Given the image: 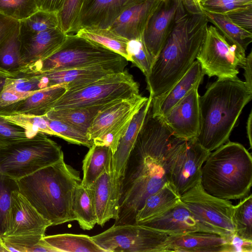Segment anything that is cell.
Segmentation results:
<instances>
[{
    "label": "cell",
    "instance_id": "1",
    "mask_svg": "<svg viewBox=\"0 0 252 252\" xmlns=\"http://www.w3.org/2000/svg\"><path fill=\"white\" fill-rule=\"evenodd\" d=\"M175 136L150 105L127 162L115 224L135 223L146 198L168 182L166 153Z\"/></svg>",
    "mask_w": 252,
    "mask_h": 252
},
{
    "label": "cell",
    "instance_id": "2",
    "mask_svg": "<svg viewBox=\"0 0 252 252\" xmlns=\"http://www.w3.org/2000/svg\"><path fill=\"white\" fill-rule=\"evenodd\" d=\"M208 21L204 11L193 12L183 6L173 29L146 77L152 98L164 94L190 68L205 38Z\"/></svg>",
    "mask_w": 252,
    "mask_h": 252
},
{
    "label": "cell",
    "instance_id": "3",
    "mask_svg": "<svg viewBox=\"0 0 252 252\" xmlns=\"http://www.w3.org/2000/svg\"><path fill=\"white\" fill-rule=\"evenodd\" d=\"M16 180L19 192L52 226L76 220L73 198L82 179L64 158Z\"/></svg>",
    "mask_w": 252,
    "mask_h": 252
},
{
    "label": "cell",
    "instance_id": "4",
    "mask_svg": "<svg viewBox=\"0 0 252 252\" xmlns=\"http://www.w3.org/2000/svg\"><path fill=\"white\" fill-rule=\"evenodd\" d=\"M252 90L237 77L218 79L199 96L200 129L196 138L211 152L226 142Z\"/></svg>",
    "mask_w": 252,
    "mask_h": 252
},
{
    "label": "cell",
    "instance_id": "5",
    "mask_svg": "<svg viewBox=\"0 0 252 252\" xmlns=\"http://www.w3.org/2000/svg\"><path fill=\"white\" fill-rule=\"evenodd\" d=\"M200 182L209 194L225 200L242 199L252 185V158L242 144L226 142L210 152L201 168Z\"/></svg>",
    "mask_w": 252,
    "mask_h": 252
},
{
    "label": "cell",
    "instance_id": "6",
    "mask_svg": "<svg viewBox=\"0 0 252 252\" xmlns=\"http://www.w3.org/2000/svg\"><path fill=\"white\" fill-rule=\"evenodd\" d=\"M62 147L38 132L0 150V174L17 180L63 158Z\"/></svg>",
    "mask_w": 252,
    "mask_h": 252
},
{
    "label": "cell",
    "instance_id": "7",
    "mask_svg": "<svg viewBox=\"0 0 252 252\" xmlns=\"http://www.w3.org/2000/svg\"><path fill=\"white\" fill-rule=\"evenodd\" d=\"M139 94V86L127 70L67 91L53 105L58 109L107 104Z\"/></svg>",
    "mask_w": 252,
    "mask_h": 252
},
{
    "label": "cell",
    "instance_id": "8",
    "mask_svg": "<svg viewBox=\"0 0 252 252\" xmlns=\"http://www.w3.org/2000/svg\"><path fill=\"white\" fill-rule=\"evenodd\" d=\"M124 57L119 54L76 34H67L61 47L51 56L23 70L35 72L82 67Z\"/></svg>",
    "mask_w": 252,
    "mask_h": 252
},
{
    "label": "cell",
    "instance_id": "9",
    "mask_svg": "<svg viewBox=\"0 0 252 252\" xmlns=\"http://www.w3.org/2000/svg\"><path fill=\"white\" fill-rule=\"evenodd\" d=\"M172 235L141 224H114L91 236L105 252H169Z\"/></svg>",
    "mask_w": 252,
    "mask_h": 252
},
{
    "label": "cell",
    "instance_id": "10",
    "mask_svg": "<svg viewBox=\"0 0 252 252\" xmlns=\"http://www.w3.org/2000/svg\"><path fill=\"white\" fill-rule=\"evenodd\" d=\"M148 99L139 94L104 107L94 117L87 136L93 144L107 146L114 154L132 118Z\"/></svg>",
    "mask_w": 252,
    "mask_h": 252
},
{
    "label": "cell",
    "instance_id": "11",
    "mask_svg": "<svg viewBox=\"0 0 252 252\" xmlns=\"http://www.w3.org/2000/svg\"><path fill=\"white\" fill-rule=\"evenodd\" d=\"M210 153L196 138L172 139L166 153L168 180L180 195L200 181L202 166Z\"/></svg>",
    "mask_w": 252,
    "mask_h": 252
},
{
    "label": "cell",
    "instance_id": "12",
    "mask_svg": "<svg viewBox=\"0 0 252 252\" xmlns=\"http://www.w3.org/2000/svg\"><path fill=\"white\" fill-rule=\"evenodd\" d=\"M245 51L230 43L214 26H208L196 60L204 74L218 79L237 77L246 62Z\"/></svg>",
    "mask_w": 252,
    "mask_h": 252
},
{
    "label": "cell",
    "instance_id": "13",
    "mask_svg": "<svg viewBox=\"0 0 252 252\" xmlns=\"http://www.w3.org/2000/svg\"><path fill=\"white\" fill-rule=\"evenodd\" d=\"M181 201L201 224L213 233L229 237L235 233L234 205L228 200L207 193L200 180L181 195Z\"/></svg>",
    "mask_w": 252,
    "mask_h": 252
},
{
    "label": "cell",
    "instance_id": "14",
    "mask_svg": "<svg viewBox=\"0 0 252 252\" xmlns=\"http://www.w3.org/2000/svg\"><path fill=\"white\" fill-rule=\"evenodd\" d=\"M146 0H82L80 11L69 34L83 29H108L128 7Z\"/></svg>",
    "mask_w": 252,
    "mask_h": 252
},
{
    "label": "cell",
    "instance_id": "15",
    "mask_svg": "<svg viewBox=\"0 0 252 252\" xmlns=\"http://www.w3.org/2000/svg\"><path fill=\"white\" fill-rule=\"evenodd\" d=\"M50 226L51 223L36 211L18 189L12 191L7 228L3 236L45 235Z\"/></svg>",
    "mask_w": 252,
    "mask_h": 252
},
{
    "label": "cell",
    "instance_id": "16",
    "mask_svg": "<svg viewBox=\"0 0 252 252\" xmlns=\"http://www.w3.org/2000/svg\"><path fill=\"white\" fill-rule=\"evenodd\" d=\"M128 62L123 58L85 67L39 73L47 79L48 87L65 84L68 91L81 87L106 76L122 72Z\"/></svg>",
    "mask_w": 252,
    "mask_h": 252
},
{
    "label": "cell",
    "instance_id": "17",
    "mask_svg": "<svg viewBox=\"0 0 252 252\" xmlns=\"http://www.w3.org/2000/svg\"><path fill=\"white\" fill-rule=\"evenodd\" d=\"M199 86L193 88L163 117L164 121L177 137L196 138L200 129Z\"/></svg>",
    "mask_w": 252,
    "mask_h": 252
},
{
    "label": "cell",
    "instance_id": "18",
    "mask_svg": "<svg viewBox=\"0 0 252 252\" xmlns=\"http://www.w3.org/2000/svg\"><path fill=\"white\" fill-rule=\"evenodd\" d=\"M182 5L181 0H162L150 17L143 38L154 60L170 33Z\"/></svg>",
    "mask_w": 252,
    "mask_h": 252
},
{
    "label": "cell",
    "instance_id": "19",
    "mask_svg": "<svg viewBox=\"0 0 252 252\" xmlns=\"http://www.w3.org/2000/svg\"><path fill=\"white\" fill-rule=\"evenodd\" d=\"M122 185L113 170L103 172L93 185L91 189L98 225L103 226L111 219L118 220Z\"/></svg>",
    "mask_w": 252,
    "mask_h": 252
},
{
    "label": "cell",
    "instance_id": "20",
    "mask_svg": "<svg viewBox=\"0 0 252 252\" xmlns=\"http://www.w3.org/2000/svg\"><path fill=\"white\" fill-rule=\"evenodd\" d=\"M67 35L60 27L32 35H18L23 67L32 65L51 56L63 44Z\"/></svg>",
    "mask_w": 252,
    "mask_h": 252
},
{
    "label": "cell",
    "instance_id": "21",
    "mask_svg": "<svg viewBox=\"0 0 252 252\" xmlns=\"http://www.w3.org/2000/svg\"><path fill=\"white\" fill-rule=\"evenodd\" d=\"M139 224L172 236L195 231L213 233L198 221L181 201L160 215Z\"/></svg>",
    "mask_w": 252,
    "mask_h": 252
},
{
    "label": "cell",
    "instance_id": "22",
    "mask_svg": "<svg viewBox=\"0 0 252 252\" xmlns=\"http://www.w3.org/2000/svg\"><path fill=\"white\" fill-rule=\"evenodd\" d=\"M161 1L146 0L131 6L108 29L128 40L141 37L150 17Z\"/></svg>",
    "mask_w": 252,
    "mask_h": 252
},
{
    "label": "cell",
    "instance_id": "23",
    "mask_svg": "<svg viewBox=\"0 0 252 252\" xmlns=\"http://www.w3.org/2000/svg\"><path fill=\"white\" fill-rule=\"evenodd\" d=\"M65 84L50 86L7 106L0 108V116L25 114L42 116L66 92Z\"/></svg>",
    "mask_w": 252,
    "mask_h": 252
},
{
    "label": "cell",
    "instance_id": "24",
    "mask_svg": "<svg viewBox=\"0 0 252 252\" xmlns=\"http://www.w3.org/2000/svg\"><path fill=\"white\" fill-rule=\"evenodd\" d=\"M204 75L200 63L196 60L164 94L159 97L152 98L151 107L153 114L163 118L193 88L200 85Z\"/></svg>",
    "mask_w": 252,
    "mask_h": 252
},
{
    "label": "cell",
    "instance_id": "25",
    "mask_svg": "<svg viewBox=\"0 0 252 252\" xmlns=\"http://www.w3.org/2000/svg\"><path fill=\"white\" fill-rule=\"evenodd\" d=\"M228 237L204 231L172 236L169 252H228Z\"/></svg>",
    "mask_w": 252,
    "mask_h": 252
},
{
    "label": "cell",
    "instance_id": "26",
    "mask_svg": "<svg viewBox=\"0 0 252 252\" xmlns=\"http://www.w3.org/2000/svg\"><path fill=\"white\" fill-rule=\"evenodd\" d=\"M151 101L152 97L149 96L148 100L134 115L113 155L112 170L116 177L122 182L130 152L150 106Z\"/></svg>",
    "mask_w": 252,
    "mask_h": 252
},
{
    "label": "cell",
    "instance_id": "27",
    "mask_svg": "<svg viewBox=\"0 0 252 252\" xmlns=\"http://www.w3.org/2000/svg\"><path fill=\"white\" fill-rule=\"evenodd\" d=\"M181 201V195L175 187L167 182L159 189L146 198L135 216V223H140L156 218Z\"/></svg>",
    "mask_w": 252,
    "mask_h": 252
},
{
    "label": "cell",
    "instance_id": "28",
    "mask_svg": "<svg viewBox=\"0 0 252 252\" xmlns=\"http://www.w3.org/2000/svg\"><path fill=\"white\" fill-rule=\"evenodd\" d=\"M113 155L109 147L93 144L83 160L81 185L91 189L103 172L112 171Z\"/></svg>",
    "mask_w": 252,
    "mask_h": 252
},
{
    "label": "cell",
    "instance_id": "29",
    "mask_svg": "<svg viewBox=\"0 0 252 252\" xmlns=\"http://www.w3.org/2000/svg\"><path fill=\"white\" fill-rule=\"evenodd\" d=\"M111 103L77 108L52 109L44 116L63 121L87 135L88 130L98 112Z\"/></svg>",
    "mask_w": 252,
    "mask_h": 252
},
{
    "label": "cell",
    "instance_id": "30",
    "mask_svg": "<svg viewBox=\"0 0 252 252\" xmlns=\"http://www.w3.org/2000/svg\"><path fill=\"white\" fill-rule=\"evenodd\" d=\"M43 239L58 252H105L87 235L64 233L44 235Z\"/></svg>",
    "mask_w": 252,
    "mask_h": 252
},
{
    "label": "cell",
    "instance_id": "31",
    "mask_svg": "<svg viewBox=\"0 0 252 252\" xmlns=\"http://www.w3.org/2000/svg\"><path fill=\"white\" fill-rule=\"evenodd\" d=\"M208 22L215 27L231 44L246 51L252 41V33L234 24L224 14L204 11Z\"/></svg>",
    "mask_w": 252,
    "mask_h": 252
},
{
    "label": "cell",
    "instance_id": "32",
    "mask_svg": "<svg viewBox=\"0 0 252 252\" xmlns=\"http://www.w3.org/2000/svg\"><path fill=\"white\" fill-rule=\"evenodd\" d=\"M72 208L76 220L83 230H91L97 224L91 189L81 184L75 190Z\"/></svg>",
    "mask_w": 252,
    "mask_h": 252
},
{
    "label": "cell",
    "instance_id": "33",
    "mask_svg": "<svg viewBox=\"0 0 252 252\" xmlns=\"http://www.w3.org/2000/svg\"><path fill=\"white\" fill-rule=\"evenodd\" d=\"M75 34L100 44L119 54L129 62L127 52L129 40L119 35L109 29H83Z\"/></svg>",
    "mask_w": 252,
    "mask_h": 252
},
{
    "label": "cell",
    "instance_id": "34",
    "mask_svg": "<svg viewBox=\"0 0 252 252\" xmlns=\"http://www.w3.org/2000/svg\"><path fill=\"white\" fill-rule=\"evenodd\" d=\"M44 235L32 234L1 236L6 252H58L43 239Z\"/></svg>",
    "mask_w": 252,
    "mask_h": 252
},
{
    "label": "cell",
    "instance_id": "35",
    "mask_svg": "<svg viewBox=\"0 0 252 252\" xmlns=\"http://www.w3.org/2000/svg\"><path fill=\"white\" fill-rule=\"evenodd\" d=\"M48 87L46 77L39 72L21 70L5 79L3 91L21 93L36 92Z\"/></svg>",
    "mask_w": 252,
    "mask_h": 252
},
{
    "label": "cell",
    "instance_id": "36",
    "mask_svg": "<svg viewBox=\"0 0 252 252\" xmlns=\"http://www.w3.org/2000/svg\"><path fill=\"white\" fill-rule=\"evenodd\" d=\"M59 27L58 13L39 10L19 21V36L30 35Z\"/></svg>",
    "mask_w": 252,
    "mask_h": 252
},
{
    "label": "cell",
    "instance_id": "37",
    "mask_svg": "<svg viewBox=\"0 0 252 252\" xmlns=\"http://www.w3.org/2000/svg\"><path fill=\"white\" fill-rule=\"evenodd\" d=\"M234 206L232 219L235 233L252 240V195H247Z\"/></svg>",
    "mask_w": 252,
    "mask_h": 252
},
{
    "label": "cell",
    "instance_id": "38",
    "mask_svg": "<svg viewBox=\"0 0 252 252\" xmlns=\"http://www.w3.org/2000/svg\"><path fill=\"white\" fill-rule=\"evenodd\" d=\"M48 123L55 136L61 138L69 143L90 148L93 141L87 135L72 126L63 121L42 116Z\"/></svg>",
    "mask_w": 252,
    "mask_h": 252
},
{
    "label": "cell",
    "instance_id": "39",
    "mask_svg": "<svg viewBox=\"0 0 252 252\" xmlns=\"http://www.w3.org/2000/svg\"><path fill=\"white\" fill-rule=\"evenodd\" d=\"M8 122L25 129L30 138L33 137L37 133L55 136L47 122L42 116L25 114L0 116Z\"/></svg>",
    "mask_w": 252,
    "mask_h": 252
},
{
    "label": "cell",
    "instance_id": "40",
    "mask_svg": "<svg viewBox=\"0 0 252 252\" xmlns=\"http://www.w3.org/2000/svg\"><path fill=\"white\" fill-rule=\"evenodd\" d=\"M38 10L37 0H0V13L18 21Z\"/></svg>",
    "mask_w": 252,
    "mask_h": 252
},
{
    "label": "cell",
    "instance_id": "41",
    "mask_svg": "<svg viewBox=\"0 0 252 252\" xmlns=\"http://www.w3.org/2000/svg\"><path fill=\"white\" fill-rule=\"evenodd\" d=\"M127 52L129 62L140 69L146 77L150 72L154 59L145 44L143 35L138 39L128 41Z\"/></svg>",
    "mask_w": 252,
    "mask_h": 252
},
{
    "label": "cell",
    "instance_id": "42",
    "mask_svg": "<svg viewBox=\"0 0 252 252\" xmlns=\"http://www.w3.org/2000/svg\"><path fill=\"white\" fill-rule=\"evenodd\" d=\"M23 67L17 33L0 48V68L15 73Z\"/></svg>",
    "mask_w": 252,
    "mask_h": 252
},
{
    "label": "cell",
    "instance_id": "43",
    "mask_svg": "<svg viewBox=\"0 0 252 252\" xmlns=\"http://www.w3.org/2000/svg\"><path fill=\"white\" fill-rule=\"evenodd\" d=\"M18 189L16 180L0 174V236H3L7 228L8 212L13 190Z\"/></svg>",
    "mask_w": 252,
    "mask_h": 252
},
{
    "label": "cell",
    "instance_id": "44",
    "mask_svg": "<svg viewBox=\"0 0 252 252\" xmlns=\"http://www.w3.org/2000/svg\"><path fill=\"white\" fill-rule=\"evenodd\" d=\"M30 138L26 130L0 116V150Z\"/></svg>",
    "mask_w": 252,
    "mask_h": 252
},
{
    "label": "cell",
    "instance_id": "45",
    "mask_svg": "<svg viewBox=\"0 0 252 252\" xmlns=\"http://www.w3.org/2000/svg\"><path fill=\"white\" fill-rule=\"evenodd\" d=\"M82 0H64L58 16L59 27L65 33L69 34L78 16Z\"/></svg>",
    "mask_w": 252,
    "mask_h": 252
},
{
    "label": "cell",
    "instance_id": "46",
    "mask_svg": "<svg viewBox=\"0 0 252 252\" xmlns=\"http://www.w3.org/2000/svg\"><path fill=\"white\" fill-rule=\"evenodd\" d=\"M200 3L204 11L225 14L236 8L252 5V0H200Z\"/></svg>",
    "mask_w": 252,
    "mask_h": 252
},
{
    "label": "cell",
    "instance_id": "47",
    "mask_svg": "<svg viewBox=\"0 0 252 252\" xmlns=\"http://www.w3.org/2000/svg\"><path fill=\"white\" fill-rule=\"evenodd\" d=\"M225 14L234 24L252 33V5L236 8Z\"/></svg>",
    "mask_w": 252,
    "mask_h": 252
},
{
    "label": "cell",
    "instance_id": "48",
    "mask_svg": "<svg viewBox=\"0 0 252 252\" xmlns=\"http://www.w3.org/2000/svg\"><path fill=\"white\" fill-rule=\"evenodd\" d=\"M19 21L0 13V48L19 32Z\"/></svg>",
    "mask_w": 252,
    "mask_h": 252
},
{
    "label": "cell",
    "instance_id": "49",
    "mask_svg": "<svg viewBox=\"0 0 252 252\" xmlns=\"http://www.w3.org/2000/svg\"><path fill=\"white\" fill-rule=\"evenodd\" d=\"M252 252V240L245 239L235 233L228 237V252Z\"/></svg>",
    "mask_w": 252,
    "mask_h": 252
},
{
    "label": "cell",
    "instance_id": "50",
    "mask_svg": "<svg viewBox=\"0 0 252 252\" xmlns=\"http://www.w3.org/2000/svg\"><path fill=\"white\" fill-rule=\"evenodd\" d=\"M35 92L21 93L12 91L2 90L0 93V108L9 106L31 95Z\"/></svg>",
    "mask_w": 252,
    "mask_h": 252
},
{
    "label": "cell",
    "instance_id": "51",
    "mask_svg": "<svg viewBox=\"0 0 252 252\" xmlns=\"http://www.w3.org/2000/svg\"><path fill=\"white\" fill-rule=\"evenodd\" d=\"M39 10L58 12L61 9L64 0H37Z\"/></svg>",
    "mask_w": 252,
    "mask_h": 252
},
{
    "label": "cell",
    "instance_id": "52",
    "mask_svg": "<svg viewBox=\"0 0 252 252\" xmlns=\"http://www.w3.org/2000/svg\"><path fill=\"white\" fill-rule=\"evenodd\" d=\"M252 52L251 51L248 56L246 57V62L243 68L244 69L245 82L248 87L252 90Z\"/></svg>",
    "mask_w": 252,
    "mask_h": 252
},
{
    "label": "cell",
    "instance_id": "53",
    "mask_svg": "<svg viewBox=\"0 0 252 252\" xmlns=\"http://www.w3.org/2000/svg\"><path fill=\"white\" fill-rule=\"evenodd\" d=\"M185 7L189 11L193 12L203 11L200 5V0H181Z\"/></svg>",
    "mask_w": 252,
    "mask_h": 252
},
{
    "label": "cell",
    "instance_id": "54",
    "mask_svg": "<svg viewBox=\"0 0 252 252\" xmlns=\"http://www.w3.org/2000/svg\"><path fill=\"white\" fill-rule=\"evenodd\" d=\"M252 112L249 114L247 124V133L251 148L252 146Z\"/></svg>",
    "mask_w": 252,
    "mask_h": 252
},
{
    "label": "cell",
    "instance_id": "55",
    "mask_svg": "<svg viewBox=\"0 0 252 252\" xmlns=\"http://www.w3.org/2000/svg\"><path fill=\"white\" fill-rule=\"evenodd\" d=\"M17 73H10V72H7V71H5V70H3V69H2L0 68V75L6 76L7 77H10V76H13L14 75H15Z\"/></svg>",
    "mask_w": 252,
    "mask_h": 252
},
{
    "label": "cell",
    "instance_id": "56",
    "mask_svg": "<svg viewBox=\"0 0 252 252\" xmlns=\"http://www.w3.org/2000/svg\"><path fill=\"white\" fill-rule=\"evenodd\" d=\"M7 77L0 75V93L2 91Z\"/></svg>",
    "mask_w": 252,
    "mask_h": 252
},
{
    "label": "cell",
    "instance_id": "57",
    "mask_svg": "<svg viewBox=\"0 0 252 252\" xmlns=\"http://www.w3.org/2000/svg\"><path fill=\"white\" fill-rule=\"evenodd\" d=\"M0 252H6L5 249H4L3 246H2V241H1V236H0Z\"/></svg>",
    "mask_w": 252,
    "mask_h": 252
}]
</instances>
